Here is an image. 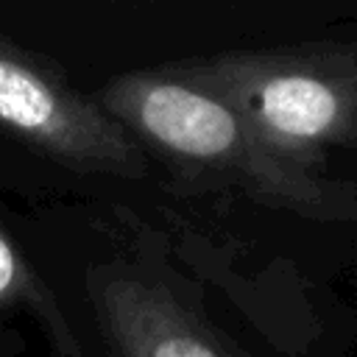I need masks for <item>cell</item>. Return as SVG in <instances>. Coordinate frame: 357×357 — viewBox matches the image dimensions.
<instances>
[{
  "label": "cell",
  "mask_w": 357,
  "mask_h": 357,
  "mask_svg": "<svg viewBox=\"0 0 357 357\" xmlns=\"http://www.w3.org/2000/svg\"><path fill=\"white\" fill-rule=\"evenodd\" d=\"M100 106L159 151L226 170L271 204L315 218L357 212V187L315 178L282 159L220 98L173 73L114 78L103 89Z\"/></svg>",
  "instance_id": "6da1fadb"
},
{
  "label": "cell",
  "mask_w": 357,
  "mask_h": 357,
  "mask_svg": "<svg viewBox=\"0 0 357 357\" xmlns=\"http://www.w3.org/2000/svg\"><path fill=\"white\" fill-rule=\"evenodd\" d=\"M173 75L220 98L273 153L298 167L357 137V64L343 56H220Z\"/></svg>",
  "instance_id": "7a4b0ae2"
},
{
  "label": "cell",
  "mask_w": 357,
  "mask_h": 357,
  "mask_svg": "<svg viewBox=\"0 0 357 357\" xmlns=\"http://www.w3.org/2000/svg\"><path fill=\"white\" fill-rule=\"evenodd\" d=\"M0 126L73 167L142 173L139 148L103 106L84 100L6 42H0Z\"/></svg>",
  "instance_id": "3957f363"
},
{
  "label": "cell",
  "mask_w": 357,
  "mask_h": 357,
  "mask_svg": "<svg viewBox=\"0 0 357 357\" xmlns=\"http://www.w3.org/2000/svg\"><path fill=\"white\" fill-rule=\"evenodd\" d=\"M100 310L120 357H231L165 290L112 279L100 290Z\"/></svg>",
  "instance_id": "277c9868"
},
{
  "label": "cell",
  "mask_w": 357,
  "mask_h": 357,
  "mask_svg": "<svg viewBox=\"0 0 357 357\" xmlns=\"http://www.w3.org/2000/svg\"><path fill=\"white\" fill-rule=\"evenodd\" d=\"M0 307H28L31 312H36L45 321V326L53 332V337L61 343V349L75 354V343L70 337V329H67L59 307L53 304V298L47 296V290L42 287L36 273L28 268V262L22 259L17 245L3 234V229H0Z\"/></svg>",
  "instance_id": "5b68a950"
}]
</instances>
